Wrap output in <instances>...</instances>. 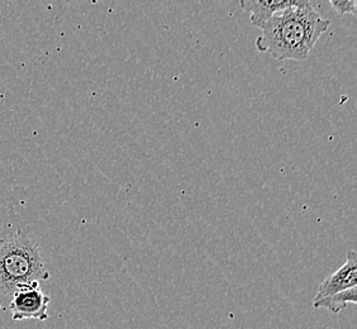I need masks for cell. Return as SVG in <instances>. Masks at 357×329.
Instances as JSON below:
<instances>
[{
	"instance_id": "obj_1",
	"label": "cell",
	"mask_w": 357,
	"mask_h": 329,
	"mask_svg": "<svg viewBox=\"0 0 357 329\" xmlns=\"http://www.w3.org/2000/svg\"><path fill=\"white\" fill-rule=\"evenodd\" d=\"M330 26L331 21L323 18L310 0H299L270 18L256 40V48L278 61H303Z\"/></svg>"
},
{
	"instance_id": "obj_2",
	"label": "cell",
	"mask_w": 357,
	"mask_h": 329,
	"mask_svg": "<svg viewBox=\"0 0 357 329\" xmlns=\"http://www.w3.org/2000/svg\"><path fill=\"white\" fill-rule=\"evenodd\" d=\"M50 277L35 240L17 232L0 245V295L13 294L26 284Z\"/></svg>"
},
{
	"instance_id": "obj_3",
	"label": "cell",
	"mask_w": 357,
	"mask_h": 329,
	"mask_svg": "<svg viewBox=\"0 0 357 329\" xmlns=\"http://www.w3.org/2000/svg\"><path fill=\"white\" fill-rule=\"evenodd\" d=\"M51 298L42 291L40 282H32L15 289L12 294L10 312L13 321L37 319L47 321Z\"/></svg>"
},
{
	"instance_id": "obj_4",
	"label": "cell",
	"mask_w": 357,
	"mask_h": 329,
	"mask_svg": "<svg viewBox=\"0 0 357 329\" xmlns=\"http://www.w3.org/2000/svg\"><path fill=\"white\" fill-rule=\"evenodd\" d=\"M356 285L357 254L354 250H351L346 254V262L342 265V268H338L321 282L313 302L328 298L349 289L356 288Z\"/></svg>"
},
{
	"instance_id": "obj_5",
	"label": "cell",
	"mask_w": 357,
	"mask_h": 329,
	"mask_svg": "<svg viewBox=\"0 0 357 329\" xmlns=\"http://www.w3.org/2000/svg\"><path fill=\"white\" fill-rule=\"evenodd\" d=\"M298 1L299 0H241L240 6L250 14L251 24L262 28L274 14L294 7Z\"/></svg>"
},
{
	"instance_id": "obj_6",
	"label": "cell",
	"mask_w": 357,
	"mask_h": 329,
	"mask_svg": "<svg viewBox=\"0 0 357 329\" xmlns=\"http://www.w3.org/2000/svg\"><path fill=\"white\" fill-rule=\"evenodd\" d=\"M357 303V288L349 289L341 293L324 298L321 300L313 302L314 308L327 309L333 314H338L342 312L349 304H356Z\"/></svg>"
},
{
	"instance_id": "obj_7",
	"label": "cell",
	"mask_w": 357,
	"mask_h": 329,
	"mask_svg": "<svg viewBox=\"0 0 357 329\" xmlns=\"http://www.w3.org/2000/svg\"><path fill=\"white\" fill-rule=\"evenodd\" d=\"M330 4L340 15L356 14V0H330Z\"/></svg>"
}]
</instances>
